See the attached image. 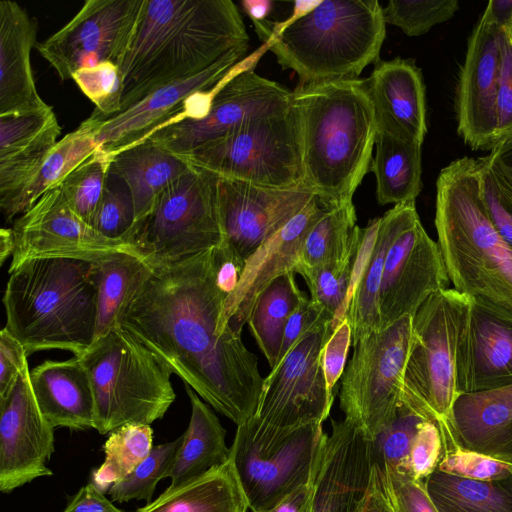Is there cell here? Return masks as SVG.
Instances as JSON below:
<instances>
[{
	"mask_svg": "<svg viewBox=\"0 0 512 512\" xmlns=\"http://www.w3.org/2000/svg\"><path fill=\"white\" fill-rule=\"evenodd\" d=\"M77 356L91 378L94 429L102 435L127 424L150 425L176 398L171 370L120 324Z\"/></svg>",
	"mask_w": 512,
	"mask_h": 512,
	"instance_id": "7",
	"label": "cell"
},
{
	"mask_svg": "<svg viewBox=\"0 0 512 512\" xmlns=\"http://www.w3.org/2000/svg\"><path fill=\"white\" fill-rule=\"evenodd\" d=\"M145 0H87L61 29L36 45L62 81L79 69L110 61L120 66Z\"/></svg>",
	"mask_w": 512,
	"mask_h": 512,
	"instance_id": "15",
	"label": "cell"
},
{
	"mask_svg": "<svg viewBox=\"0 0 512 512\" xmlns=\"http://www.w3.org/2000/svg\"><path fill=\"white\" fill-rule=\"evenodd\" d=\"M353 512H397L390 497L383 467L374 465L368 491Z\"/></svg>",
	"mask_w": 512,
	"mask_h": 512,
	"instance_id": "55",
	"label": "cell"
},
{
	"mask_svg": "<svg viewBox=\"0 0 512 512\" xmlns=\"http://www.w3.org/2000/svg\"><path fill=\"white\" fill-rule=\"evenodd\" d=\"M245 493L229 460L205 474L167 488L136 512H247Z\"/></svg>",
	"mask_w": 512,
	"mask_h": 512,
	"instance_id": "32",
	"label": "cell"
},
{
	"mask_svg": "<svg viewBox=\"0 0 512 512\" xmlns=\"http://www.w3.org/2000/svg\"><path fill=\"white\" fill-rule=\"evenodd\" d=\"M150 265L119 324L216 411L237 426L246 422L264 378L242 334L219 331L228 293L217 280V247Z\"/></svg>",
	"mask_w": 512,
	"mask_h": 512,
	"instance_id": "1",
	"label": "cell"
},
{
	"mask_svg": "<svg viewBox=\"0 0 512 512\" xmlns=\"http://www.w3.org/2000/svg\"><path fill=\"white\" fill-rule=\"evenodd\" d=\"M444 455L442 432L437 421H423L413 440L408 461V474L424 481L437 468Z\"/></svg>",
	"mask_w": 512,
	"mask_h": 512,
	"instance_id": "49",
	"label": "cell"
},
{
	"mask_svg": "<svg viewBox=\"0 0 512 512\" xmlns=\"http://www.w3.org/2000/svg\"><path fill=\"white\" fill-rule=\"evenodd\" d=\"M98 275V316L95 339L119 324L121 314L152 267L133 253H113L96 261Z\"/></svg>",
	"mask_w": 512,
	"mask_h": 512,
	"instance_id": "36",
	"label": "cell"
},
{
	"mask_svg": "<svg viewBox=\"0 0 512 512\" xmlns=\"http://www.w3.org/2000/svg\"><path fill=\"white\" fill-rule=\"evenodd\" d=\"M322 0H299L294 3L293 12L291 16L283 22L273 23L272 35L279 32L286 26L292 24L296 20L302 18L313 9H315ZM272 37V36H271Z\"/></svg>",
	"mask_w": 512,
	"mask_h": 512,
	"instance_id": "59",
	"label": "cell"
},
{
	"mask_svg": "<svg viewBox=\"0 0 512 512\" xmlns=\"http://www.w3.org/2000/svg\"><path fill=\"white\" fill-rule=\"evenodd\" d=\"M185 390L191 403V417L168 473L169 489L225 464L230 458L226 430L218 417L189 385L185 384Z\"/></svg>",
	"mask_w": 512,
	"mask_h": 512,
	"instance_id": "31",
	"label": "cell"
},
{
	"mask_svg": "<svg viewBox=\"0 0 512 512\" xmlns=\"http://www.w3.org/2000/svg\"><path fill=\"white\" fill-rule=\"evenodd\" d=\"M63 512H125L115 506L92 482L81 487Z\"/></svg>",
	"mask_w": 512,
	"mask_h": 512,
	"instance_id": "56",
	"label": "cell"
},
{
	"mask_svg": "<svg viewBox=\"0 0 512 512\" xmlns=\"http://www.w3.org/2000/svg\"><path fill=\"white\" fill-rule=\"evenodd\" d=\"M332 321L308 331L264 378L254 416L276 427L323 423L334 400L327 394L321 352L333 333Z\"/></svg>",
	"mask_w": 512,
	"mask_h": 512,
	"instance_id": "16",
	"label": "cell"
},
{
	"mask_svg": "<svg viewBox=\"0 0 512 512\" xmlns=\"http://www.w3.org/2000/svg\"><path fill=\"white\" fill-rule=\"evenodd\" d=\"M421 147L377 127L370 172L380 205L416 200L422 189Z\"/></svg>",
	"mask_w": 512,
	"mask_h": 512,
	"instance_id": "33",
	"label": "cell"
},
{
	"mask_svg": "<svg viewBox=\"0 0 512 512\" xmlns=\"http://www.w3.org/2000/svg\"><path fill=\"white\" fill-rule=\"evenodd\" d=\"M55 427L36 402L26 367L13 390L0 398V491L9 494L33 480L51 476Z\"/></svg>",
	"mask_w": 512,
	"mask_h": 512,
	"instance_id": "20",
	"label": "cell"
},
{
	"mask_svg": "<svg viewBox=\"0 0 512 512\" xmlns=\"http://www.w3.org/2000/svg\"><path fill=\"white\" fill-rule=\"evenodd\" d=\"M316 197L282 229L263 243L244 263L236 289L227 297L219 320L221 334L242 330L257 298L275 279L294 272L305 238L324 213Z\"/></svg>",
	"mask_w": 512,
	"mask_h": 512,
	"instance_id": "23",
	"label": "cell"
},
{
	"mask_svg": "<svg viewBox=\"0 0 512 512\" xmlns=\"http://www.w3.org/2000/svg\"><path fill=\"white\" fill-rule=\"evenodd\" d=\"M110 163L111 156L99 146L60 184L72 211L92 227L103 195Z\"/></svg>",
	"mask_w": 512,
	"mask_h": 512,
	"instance_id": "42",
	"label": "cell"
},
{
	"mask_svg": "<svg viewBox=\"0 0 512 512\" xmlns=\"http://www.w3.org/2000/svg\"><path fill=\"white\" fill-rule=\"evenodd\" d=\"M449 284L438 244L424 229L412 202L386 255L378 295L380 330L413 317L432 294Z\"/></svg>",
	"mask_w": 512,
	"mask_h": 512,
	"instance_id": "17",
	"label": "cell"
},
{
	"mask_svg": "<svg viewBox=\"0 0 512 512\" xmlns=\"http://www.w3.org/2000/svg\"><path fill=\"white\" fill-rule=\"evenodd\" d=\"M109 169L129 186L137 225L152 211L163 191L186 173L190 165L146 139L113 154Z\"/></svg>",
	"mask_w": 512,
	"mask_h": 512,
	"instance_id": "30",
	"label": "cell"
},
{
	"mask_svg": "<svg viewBox=\"0 0 512 512\" xmlns=\"http://www.w3.org/2000/svg\"><path fill=\"white\" fill-rule=\"evenodd\" d=\"M303 184L325 209L353 203L373 159L377 119L367 79L299 84L292 93Z\"/></svg>",
	"mask_w": 512,
	"mask_h": 512,
	"instance_id": "3",
	"label": "cell"
},
{
	"mask_svg": "<svg viewBox=\"0 0 512 512\" xmlns=\"http://www.w3.org/2000/svg\"><path fill=\"white\" fill-rule=\"evenodd\" d=\"M444 443V455L437 470L472 480L492 481L512 475V464L484 454L462 449L452 439L443 422H438Z\"/></svg>",
	"mask_w": 512,
	"mask_h": 512,
	"instance_id": "48",
	"label": "cell"
},
{
	"mask_svg": "<svg viewBox=\"0 0 512 512\" xmlns=\"http://www.w3.org/2000/svg\"><path fill=\"white\" fill-rule=\"evenodd\" d=\"M439 422L462 449L512 464V384L459 394Z\"/></svg>",
	"mask_w": 512,
	"mask_h": 512,
	"instance_id": "27",
	"label": "cell"
},
{
	"mask_svg": "<svg viewBox=\"0 0 512 512\" xmlns=\"http://www.w3.org/2000/svg\"><path fill=\"white\" fill-rule=\"evenodd\" d=\"M326 321H333V316L305 296L288 319L275 366L282 362L308 331Z\"/></svg>",
	"mask_w": 512,
	"mask_h": 512,
	"instance_id": "53",
	"label": "cell"
},
{
	"mask_svg": "<svg viewBox=\"0 0 512 512\" xmlns=\"http://www.w3.org/2000/svg\"><path fill=\"white\" fill-rule=\"evenodd\" d=\"M412 335V317L373 331L353 344L341 378L340 408L345 419L372 440L394 418Z\"/></svg>",
	"mask_w": 512,
	"mask_h": 512,
	"instance_id": "12",
	"label": "cell"
},
{
	"mask_svg": "<svg viewBox=\"0 0 512 512\" xmlns=\"http://www.w3.org/2000/svg\"><path fill=\"white\" fill-rule=\"evenodd\" d=\"M294 275L295 272H288L264 289L247 321L271 369L277 362L288 319L306 296L299 289Z\"/></svg>",
	"mask_w": 512,
	"mask_h": 512,
	"instance_id": "37",
	"label": "cell"
},
{
	"mask_svg": "<svg viewBox=\"0 0 512 512\" xmlns=\"http://www.w3.org/2000/svg\"><path fill=\"white\" fill-rule=\"evenodd\" d=\"M99 147L96 121L91 117L61 138L43 162L37 175L2 210L7 221L27 211L46 191L61 182Z\"/></svg>",
	"mask_w": 512,
	"mask_h": 512,
	"instance_id": "34",
	"label": "cell"
},
{
	"mask_svg": "<svg viewBox=\"0 0 512 512\" xmlns=\"http://www.w3.org/2000/svg\"><path fill=\"white\" fill-rule=\"evenodd\" d=\"M12 230L15 249L9 274L32 259L97 261L113 253L139 255L130 242L107 238L81 220L68 205L60 184L46 191L17 218Z\"/></svg>",
	"mask_w": 512,
	"mask_h": 512,
	"instance_id": "18",
	"label": "cell"
},
{
	"mask_svg": "<svg viewBox=\"0 0 512 512\" xmlns=\"http://www.w3.org/2000/svg\"><path fill=\"white\" fill-rule=\"evenodd\" d=\"M323 423L276 427L252 416L237 426L230 447L249 509L268 510L303 485H312L327 438Z\"/></svg>",
	"mask_w": 512,
	"mask_h": 512,
	"instance_id": "8",
	"label": "cell"
},
{
	"mask_svg": "<svg viewBox=\"0 0 512 512\" xmlns=\"http://www.w3.org/2000/svg\"><path fill=\"white\" fill-rule=\"evenodd\" d=\"M386 35L377 0H322L311 12L272 35L270 51L300 84L359 78L379 60Z\"/></svg>",
	"mask_w": 512,
	"mask_h": 512,
	"instance_id": "6",
	"label": "cell"
},
{
	"mask_svg": "<svg viewBox=\"0 0 512 512\" xmlns=\"http://www.w3.org/2000/svg\"><path fill=\"white\" fill-rule=\"evenodd\" d=\"M502 34L487 4L469 36L455 97L458 135L473 150L495 146Z\"/></svg>",
	"mask_w": 512,
	"mask_h": 512,
	"instance_id": "19",
	"label": "cell"
},
{
	"mask_svg": "<svg viewBox=\"0 0 512 512\" xmlns=\"http://www.w3.org/2000/svg\"><path fill=\"white\" fill-rule=\"evenodd\" d=\"M30 382L41 413L55 428H95L92 382L78 356L42 362L30 371Z\"/></svg>",
	"mask_w": 512,
	"mask_h": 512,
	"instance_id": "29",
	"label": "cell"
},
{
	"mask_svg": "<svg viewBox=\"0 0 512 512\" xmlns=\"http://www.w3.org/2000/svg\"><path fill=\"white\" fill-rule=\"evenodd\" d=\"M352 330L347 317L335 328L321 352V366L329 398L334 400L335 386L347 365Z\"/></svg>",
	"mask_w": 512,
	"mask_h": 512,
	"instance_id": "52",
	"label": "cell"
},
{
	"mask_svg": "<svg viewBox=\"0 0 512 512\" xmlns=\"http://www.w3.org/2000/svg\"><path fill=\"white\" fill-rule=\"evenodd\" d=\"M459 394L512 384V312L483 297L470 296L457 351Z\"/></svg>",
	"mask_w": 512,
	"mask_h": 512,
	"instance_id": "22",
	"label": "cell"
},
{
	"mask_svg": "<svg viewBox=\"0 0 512 512\" xmlns=\"http://www.w3.org/2000/svg\"><path fill=\"white\" fill-rule=\"evenodd\" d=\"M312 483L308 512H353L371 483L372 439L347 419L332 420Z\"/></svg>",
	"mask_w": 512,
	"mask_h": 512,
	"instance_id": "24",
	"label": "cell"
},
{
	"mask_svg": "<svg viewBox=\"0 0 512 512\" xmlns=\"http://www.w3.org/2000/svg\"><path fill=\"white\" fill-rule=\"evenodd\" d=\"M28 354L22 343L4 327L0 332V398L7 396L28 367Z\"/></svg>",
	"mask_w": 512,
	"mask_h": 512,
	"instance_id": "54",
	"label": "cell"
},
{
	"mask_svg": "<svg viewBox=\"0 0 512 512\" xmlns=\"http://www.w3.org/2000/svg\"><path fill=\"white\" fill-rule=\"evenodd\" d=\"M241 5L252 20L256 33L259 32L267 22L266 18L272 11L273 2L270 0H243Z\"/></svg>",
	"mask_w": 512,
	"mask_h": 512,
	"instance_id": "58",
	"label": "cell"
},
{
	"mask_svg": "<svg viewBox=\"0 0 512 512\" xmlns=\"http://www.w3.org/2000/svg\"><path fill=\"white\" fill-rule=\"evenodd\" d=\"M248 41L231 0H145L120 64V113L168 84L199 74Z\"/></svg>",
	"mask_w": 512,
	"mask_h": 512,
	"instance_id": "2",
	"label": "cell"
},
{
	"mask_svg": "<svg viewBox=\"0 0 512 512\" xmlns=\"http://www.w3.org/2000/svg\"><path fill=\"white\" fill-rule=\"evenodd\" d=\"M37 21L14 1H0V116L41 111L31 66Z\"/></svg>",
	"mask_w": 512,
	"mask_h": 512,
	"instance_id": "28",
	"label": "cell"
},
{
	"mask_svg": "<svg viewBox=\"0 0 512 512\" xmlns=\"http://www.w3.org/2000/svg\"><path fill=\"white\" fill-rule=\"evenodd\" d=\"M15 249V238L12 228L0 230V264L3 265L9 256H12Z\"/></svg>",
	"mask_w": 512,
	"mask_h": 512,
	"instance_id": "60",
	"label": "cell"
},
{
	"mask_svg": "<svg viewBox=\"0 0 512 512\" xmlns=\"http://www.w3.org/2000/svg\"><path fill=\"white\" fill-rule=\"evenodd\" d=\"M178 157L219 178L274 189L305 187L300 122L292 102L285 110Z\"/></svg>",
	"mask_w": 512,
	"mask_h": 512,
	"instance_id": "10",
	"label": "cell"
},
{
	"mask_svg": "<svg viewBox=\"0 0 512 512\" xmlns=\"http://www.w3.org/2000/svg\"><path fill=\"white\" fill-rule=\"evenodd\" d=\"M424 483L438 512H512V475L478 481L436 469Z\"/></svg>",
	"mask_w": 512,
	"mask_h": 512,
	"instance_id": "35",
	"label": "cell"
},
{
	"mask_svg": "<svg viewBox=\"0 0 512 512\" xmlns=\"http://www.w3.org/2000/svg\"><path fill=\"white\" fill-rule=\"evenodd\" d=\"M181 442L182 435L171 442L153 446L131 474L110 487L107 493L112 501L145 500L150 503L157 483L168 477Z\"/></svg>",
	"mask_w": 512,
	"mask_h": 512,
	"instance_id": "43",
	"label": "cell"
},
{
	"mask_svg": "<svg viewBox=\"0 0 512 512\" xmlns=\"http://www.w3.org/2000/svg\"><path fill=\"white\" fill-rule=\"evenodd\" d=\"M470 296L454 288L432 294L412 317L400 402L423 417L444 421L459 393L457 351Z\"/></svg>",
	"mask_w": 512,
	"mask_h": 512,
	"instance_id": "9",
	"label": "cell"
},
{
	"mask_svg": "<svg viewBox=\"0 0 512 512\" xmlns=\"http://www.w3.org/2000/svg\"><path fill=\"white\" fill-rule=\"evenodd\" d=\"M360 241L341 260L313 268L296 266L294 269V272L305 280L310 291V299L333 316L334 330L347 317V300Z\"/></svg>",
	"mask_w": 512,
	"mask_h": 512,
	"instance_id": "40",
	"label": "cell"
},
{
	"mask_svg": "<svg viewBox=\"0 0 512 512\" xmlns=\"http://www.w3.org/2000/svg\"><path fill=\"white\" fill-rule=\"evenodd\" d=\"M506 34L508 35L510 41L512 42V20L502 26Z\"/></svg>",
	"mask_w": 512,
	"mask_h": 512,
	"instance_id": "62",
	"label": "cell"
},
{
	"mask_svg": "<svg viewBox=\"0 0 512 512\" xmlns=\"http://www.w3.org/2000/svg\"><path fill=\"white\" fill-rule=\"evenodd\" d=\"M434 222L453 288L512 312V252L486 211L477 159L464 156L440 171Z\"/></svg>",
	"mask_w": 512,
	"mask_h": 512,
	"instance_id": "5",
	"label": "cell"
},
{
	"mask_svg": "<svg viewBox=\"0 0 512 512\" xmlns=\"http://www.w3.org/2000/svg\"><path fill=\"white\" fill-rule=\"evenodd\" d=\"M384 470L390 497L397 512H438L424 481L415 480L404 471Z\"/></svg>",
	"mask_w": 512,
	"mask_h": 512,
	"instance_id": "50",
	"label": "cell"
},
{
	"mask_svg": "<svg viewBox=\"0 0 512 512\" xmlns=\"http://www.w3.org/2000/svg\"><path fill=\"white\" fill-rule=\"evenodd\" d=\"M458 10V0H390L383 8V14L386 24L415 37L448 21Z\"/></svg>",
	"mask_w": 512,
	"mask_h": 512,
	"instance_id": "47",
	"label": "cell"
},
{
	"mask_svg": "<svg viewBox=\"0 0 512 512\" xmlns=\"http://www.w3.org/2000/svg\"><path fill=\"white\" fill-rule=\"evenodd\" d=\"M60 134L61 126L51 106L0 116L1 211L37 175Z\"/></svg>",
	"mask_w": 512,
	"mask_h": 512,
	"instance_id": "26",
	"label": "cell"
},
{
	"mask_svg": "<svg viewBox=\"0 0 512 512\" xmlns=\"http://www.w3.org/2000/svg\"><path fill=\"white\" fill-rule=\"evenodd\" d=\"M248 45L229 51L199 74L168 84L123 112L96 121V140L109 155L136 145L162 128L207 115L224 77L246 54Z\"/></svg>",
	"mask_w": 512,
	"mask_h": 512,
	"instance_id": "14",
	"label": "cell"
},
{
	"mask_svg": "<svg viewBox=\"0 0 512 512\" xmlns=\"http://www.w3.org/2000/svg\"><path fill=\"white\" fill-rule=\"evenodd\" d=\"M219 177L190 169L169 185L130 238L148 263L183 259L224 243L218 206Z\"/></svg>",
	"mask_w": 512,
	"mask_h": 512,
	"instance_id": "11",
	"label": "cell"
},
{
	"mask_svg": "<svg viewBox=\"0 0 512 512\" xmlns=\"http://www.w3.org/2000/svg\"><path fill=\"white\" fill-rule=\"evenodd\" d=\"M496 116L495 146L501 142L512 140V42L504 29L501 40V66L496 97Z\"/></svg>",
	"mask_w": 512,
	"mask_h": 512,
	"instance_id": "51",
	"label": "cell"
},
{
	"mask_svg": "<svg viewBox=\"0 0 512 512\" xmlns=\"http://www.w3.org/2000/svg\"><path fill=\"white\" fill-rule=\"evenodd\" d=\"M5 327L28 355L65 350L77 356L94 341L98 316L96 261L32 259L7 281Z\"/></svg>",
	"mask_w": 512,
	"mask_h": 512,
	"instance_id": "4",
	"label": "cell"
},
{
	"mask_svg": "<svg viewBox=\"0 0 512 512\" xmlns=\"http://www.w3.org/2000/svg\"><path fill=\"white\" fill-rule=\"evenodd\" d=\"M377 127L422 146L427 134L422 72L412 59L378 60L367 78Z\"/></svg>",
	"mask_w": 512,
	"mask_h": 512,
	"instance_id": "25",
	"label": "cell"
},
{
	"mask_svg": "<svg viewBox=\"0 0 512 512\" xmlns=\"http://www.w3.org/2000/svg\"><path fill=\"white\" fill-rule=\"evenodd\" d=\"M477 161L480 192L486 211L512 252V168L495 148Z\"/></svg>",
	"mask_w": 512,
	"mask_h": 512,
	"instance_id": "41",
	"label": "cell"
},
{
	"mask_svg": "<svg viewBox=\"0 0 512 512\" xmlns=\"http://www.w3.org/2000/svg\"><path fill=\"white\" fill-rule=\"evenodd\" d=\"M135 225L131 190L120 176L109 169L93 227L107 238L130 242Z\"/></svg>",
	"mask_w": 512,
	"mask_h": 512,
	"instance_id": "45",
	"label": "cell"
},
{
	"mask_svg": "<svg viewBox=\"0 0 512 512\" xmlns=\"http://www.w3.org/2000/svg\"><path fill=\"white\" fill-rule=\"evenodd\" d=\"M271 42L240 61L225 77L207 115L166 126L148 139L179 156L221 139L259 118L287 109L293 91L255 73L254 68Z\"/></svg>",
	"mask_w": 512,
	"mask_h": 512,
	"instance_id": "13",
	"label": "cell"
},
{
	"mask_svg": "<svg viewBox=\"0 0 512 512\" xmlns=\"http://www.w3.org/2000/svg\"><path fill=\"white\" fill-rule=\"evenodd\" d=\"M361 232L353 203L325 209L308 232L296 266L313 268L345 258L359 243Z\"/></svg>",
	"mask_w": 512,
	"mask_h": 512,
	"instance_id": "38",
	"label": "cell"
},
{
	"mask_svg": "<svg viewBox=\"0 0 512 512\" xmlns=\"http://www.w3.org/2000/svg\"><path fill=\"white\" fill-rule=\"evenodd\" d=\"M311 494L312 485H303L274 507L260 512H308Z\"/></svg>",
	"mask_w": 512,
	"mask_h": 512,
	"instance_id": "57",
	"label": "cell"
},
{
	"mask_svg": "<svg viewBox=\"0 0 512 512\" xmlns=\"http://www.w3.org/2000/svg\"><path fill=\"white\" fill-rule=\"evenodd\" d=\"M494 148L498 150L501 158L512 168V140L501 142Z\"/></svg>",
	"mask_w": 512,
	"mask_h": 512,
	"instance_id": "61",
	"label": "cell"
},
{
	"mask_svg": "<svg viewBox=\"0 0 512 512\" xmlns=\"http://www.w3.org/2000/svg\"><path fill=\"white\" fill-rule=\"evenodd\" d=\"M71 79L94 103L96 108L90 115L92 118L105 120L120 113L124 84L119 65L106 61L81 68Z\"/></svg>",
	"mask_w": 512,
	"mask_h": 512,
	"instance_id": "46",
	"label": "cell"
},
{
	"mask_svg": "<svg viewBox=\"0 0 512 512\" xmlns=\"http://www.w3.org/2000/svg\"><path fill=\"white\" fill-rule=\"evenodd\" d=\"M315 197L306 187L274 189L219 178L224 245L243 263Z\"/></svg>",
	"mask_w": 512,
	"mask_h": 512,
	"instance_id": "21",
	"label": "cell"
},
{
	"mask_svg": "<svg viewBox=\"0 0 512 512\" xmlns=\"http://www.w3.org/2000/svg\"><path fill=\"white\" fill-rule=\"evenodd\" d=\"M425 420L429 419L400 402L394 418L372 440L375 464L408 473L410 449Z\"/></svg>",
	"mask_w": 512,
	"mask_h": 512,
	"instance_id": "44",
	"label": "cell"
},
{
	"mask_svg": "<svg viewBox=\"0 0 512 512\" xmlns=\"http://www.w3.org/2000/svg\"><path fill=\"white\" fill-rule=\"evenodd\" d=\"M153 448V429L145 424H127L109 434L104 444L105 460L92 473V483L102 492L131 474Z\"/></svg>",
	"mask_w": 512,
	"mask_h": 512,
	"instance_id": "39",
	"label": "cell"
}]
</instances>
